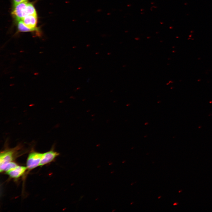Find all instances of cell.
I'll list each match as a JSON object with an SVG mask.
<instances>
[{
	"mask_svg": "<svg viewBox=\"0 0 212 212\" xmlns=\"http://www.w3.org/2000/svg\"><path fill=\"white\" fill-rule=\"evenodd\" d=\"M11 14L17 21L28 15H37L33 4L28 1L14 4Z\"/></svg>",
	"mask_w": 212,
	"mask_h": 212,
	"instance_id": "1",
	"label": "cell"
},
{
	"mask_svg": "<svg viewBox=\"0 0 212 212\" xmlns=\"http://www.w3.org/2000/svg\"><path fill=\"white\" fill-rule=\"evenodd\" d=\"M43 153L32 151L29 155L26 163L27 169L32 170L40 166Z\"/></svg>",
	"mask_w": 212,
	"mask_h": 212,
	"instance_id": "2",
	"label": "cell"
},
{
	"mask_svg": "<svg viewBox=\"0 0 212 212\" xmlns=\"http://www.w3.org/2000/svg\"><path fill=\"white\" fill-rule=\"evenodd\" d=\"M17 147L11 149L5 150L1 153L0 154V171L7 163L12 161L15 151Z\"/></svg>",
	"mask_w": 212,
	"mask_h": 212,
	"instance_id": "3",
	"label": "cell"
},
{
	"mask_svg": "<svg viewBox=\"0 0 212 212\" xmlns=\"http://www.w3.org/2000/svg\"><path fill=\"white\" fill-rule=\"evenodd\" d=\"M59 154L52 150L43 153L40 166H42L53 161Z\"/></svg>",
	"mask_w": 212,
	"mask_h": 212,
	"instance_id": "4",
	"label": "cell"
},
{
	"mask_svg": "<svg viewBox=\"0 0 212 212\" xmlns=\"http://www.w3.org/2000/svg\"><path fill=\"white\" fill-rule=\"evenodd\" d=\"M37 15H31L24 17L21 20L24 24L28 27L32 29H35L38 22Z\"/></svg>",
	"mask_w": 212,
	"mask_h": 212,
	"instance_id": "5",
	"label": "cell"
},
{
	"mask_svg": "<svg viewBox=\"0 0 212 212\" xmlns=\"http://www.w3.org/2000/svg\"><path fill=\"white\" fill-rule=\"evenodd\" d=\"M27 169L26 167L18 165L6 173L11 178H17L22 175Z\"/></svg>",
	"mask_w": 212,
	"mask_h": 212,
	"instance_id": "6",
	"label": "cell"
},
{
	"mask_svg": "<svg viewBox=\"0 0 212 212\" xmlns=\"http://www.w3.org/2000/svg\"><path fill=\"white\" fill-rule=\"evenodd\" d=\"M17 31L19 32H35L38 35H40V31L39 28L35 29L30 28L26 26L21 21H17Z\"/></svg>",
	"mask_w": 212,
	"mask_h": 212,
	"instance_id": "7",
	"label": "cell"
},
{
	"mask_svg": "<svg viewBox=\"0 0 212 212\" xmlns=\"http://www.w3.org/2000/svg\"><path fill=\"white\" fill-rule=\"evenodd\" d=\"M18 165L16 163L12 161L6 165L0 171V172L5 171L6 173L14 169Z\"/></svg>",
	"mask_w": 212,
	"mask_h": 212,
	"instance_id": "8",
	"label": "cell"
},
{
	"mask_svg": "<svg viewBox=\"0 0 212 212\" xmlns=\"http://www.w3.org/2000/svg\"><path fill=\"white\" fill-rule=\"evenodd\" d=\"M28 0H13L14 4H16L22 2L28 1Z\"/></svg>",
	"mask_w": 212,
	"mask_h": 212,
	"instance_id": "9",
	"label": "cell"
},
{
	"mask_svg": "<svg viewBox=\"0 0 212 212\" xmlns=\"http://www.w3.org/2000/svg\"><path fill=\"white\" fill-rule=\"evenodd\" d=\"M177 205V203H175L173 204V205Z\"/></svg>",
	"mask_w": 212,
	"mask_h": 212,
	"instance_id": "10",
	"label": "cell"
}]
</instances>
